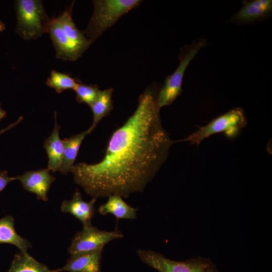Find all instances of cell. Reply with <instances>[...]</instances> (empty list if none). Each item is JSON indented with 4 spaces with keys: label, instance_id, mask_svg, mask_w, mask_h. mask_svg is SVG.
Segmentation results:
<instances>
[{
    "label": "cell",
    "instance_id": "24",
    "mask_svg": "<svg viewBox=\"0 0 272 272\" xmlns=\"http://www.w3.org/2000/svg\"><path fill=\"white\" fill-rule=\"evenodd\" d=\"M6 112L2 108L0 102V122L6 117Z\"/></svg>",
    "mask_w": 272,
    "mask_h": 272
},
{
    "label": "cell",
    "instance_id": "14",
    "mask_svg": "<svg viewBox=\"0 0 272 272\" xmlns=\"http://www.w3.org/2000/svg\"><path fill=\"white\" fill-rule=\"evenodd\" d=\"M90 133L88 128L80 133L71 136L70 138L62 140L63 151L58 170L61 174L67 175L72 172L81 145L86 136Z\"/></svg>",
    "mask_w": 272,
    "mask_h": 272
},
{
    "label": "cell",
    "instance_id": "12",
    "mask_svg": "<svg viewBox=\"0 0 272 272\" xmlns=\"http://www.w3.org/2000/svg\"><path fill=\"white\" fill-rule=\"evenodd\" d=\"M97 199L92 198L89 201H85L81 193L76 191L70 200H64L61 205L60 210L63 213H69L80 220L83 226L91 224L94 215V205Z\"/></svg>",
    "mask_w": 272,
    "mask_h": 272
},
{
    "label": "cell",
    "instance_id": "21",
    "mask_svg": "<svg viewBox=\"0 0 272 272\" xmlns=\"http://www.w3.org/2000/svg\"><path fill=\"white\" fill-rule=\"evenodd\" d=\"M77 80V86L74 89L76 94V100L79 103H84L89 106L97 98L100 90L95 85H87L79 79Z\"/></svg>",
    "mask_w": 272,
    "mask_h": 272
},
{
    "label": "cell",
    "instance_id": "15",
    "mask_svg": "<svg viewBox=\"0 0 272 272\" xmlns=\"http://www.w3.org/2000/svg\"><path fill=\"white\" fill-rule=\"evenodd\" d=\"M108 197L107 202L98 208V212L101 215L105 216L108 214H112L116 218L117 221L121 219H137V208L128 205L120 196L112 194Z\"/></svg>",
    "mask_w": 272,
    "mask_h": 272
},
{
    "label": "cell",
    "instance_id": "19",
    "mask_svg": "<svg viewBox=\"0 0 272 272\" xmlns=\"http://www.w3.org/2000/svg\"><path fill=\"white\" fill-rule=\"evenodd\" d=\"M7 272H54L45 264L41 263L28 252L20 251L14 255L10 268Z\"/></svg>",
    "mask_w": 272,
    "mask_h": 272
},
{
    "label": "cell",
    "instance_id": "22",
    "mask_svg": "<svg viewBox=\"0 0 272 272\" xmlns=\"http://www.w3.org/2000/svg\"><path fill=\"white\" fill-rule=\"evenodd\" d=\"M16 180V177H10L7 171H0V192L12 181Z\"/></svg>",
    "mask_w": 272,
    "mask_h": 272
},
{
    "label": "cell",
    "instance_id": "3",
    "mask_svg": "<svg viewBox=\"0 0 272 272\" xmlns=\"http://www.w3.org/2000/svg\"><path fill=\"white\" fill-rule=\"evenodd\" d=\"M14 8L17 17L16 33L25 40L36 39L49 32L51 19L42 1L17 0Z\"/></svg>",
    "mask_w": 272,
    "mask_h": 272
},
{
    "label": "cell",
    "instance_id": "6",
    "mask_svg": "<svg viewBox=\"0 0 272 272\" xmlns=\"http://www.w3.org/2000/svg\"><path fill=\"white\" fill-rule=\"evenodd\" d=\"M247 123L246 115L240 107L234 108L226 113L214 118L208 124L200 127L185 139L177 142H188L198 145L210 136L224 132L229 137L235 135Z\"/></svg>",
    "mask_w": 272,
    "mask_h": 272
},
{
    "label": "cell",
    "instance_id": "7",
    "mask_svg": "<svg viewBox=\"0 0 272 272\" xmlns=\"http://www.w3.org/2000/svg\"><path fill=\"white\" fill-rule=\"evenodd\" d=\"M123 237L122 233L117 229L107 231L101 230L92 224L83 226L82 230L75 235L67 251L71 255H73L103 249L105 245L110 241Z\"/></svg>",
    "mask_w": 272,
    "mask_h": 272
},
{
    "label": "cell",
    "instance_id": "1",
    "mask_svg": "<svg viewBox=\"0 0 272 272\" xmlns=\"http://www.w3.org/2000/svg\"><path fill=\"white\" fill-rule=\"evenodd\" d=\"M158 95L149 88L140 95L136 110L112 133L100 161L75 165L74 182L92 198L142 192L166 161L175 141L162 125Z\"/></svg>",
    "mask_w": 272,
    "mask_h": 272
},
{
    "label": "cell",
    "instance_id": "11",
    "mask_svg": "<svg viewBox=\"0 0 272 272\" xmlns=\"http://www.w3.org/2000/svg\"><path fill=\"white\" fill-rule=\"evenodd\" d=\"M103 249L71 255L63 267L54 272H101V259Z\"/></svg>",
    "mask_w": 272,
    "mask_h": 272
},
{
    "label": "cell",
    "instance_id": "10",
    "mask_svg": "<svg viewBox=\"0 0 272 272\" xmlns=\"http://www.w3.org/2000/svg\"><path fill=\"white\" fill-rule=\"evenodd\" d=\"M242 8L229 20L237 24L253 23L268 18L272 13L271 0L243 1Z\"/></svg>",
    "mask_w": 272,
    "mask_h": 272
},
{
    "label": "cell",
    "instance_id": "23",
    "mask_svg": "<svg viewBox=\"0 0 272 272\" xmlns=\"http://www.w3.org/2000/svg\"><path fill=\"white\" fill-rule=\"evenodd\" d=\"M23 119V116H20L16 121L14 122L11 123L7 127H5V128L2 129L0 130V135L4 133L6 131L9 130L13 128H14L15 126L17 125L19 123H20Z\"/></svg>",
    "mask_w": 272,
    "mask_h": 272
},
{
    "label": "cell",
    "instance_id": "9",
    "mask_svg": "<svg viewBox=\"0 0 272 272\" xmlns=\"http://www.w3.org/2000/svg\"><path fill=\"white\" fill-rule=\"evenodd\" d=\"M48 33L58 59L74 61L84 53V51L67 37L55 18L51 19Z\"/></svg>",
    "mask_w": 272,
    "mask_h": 272
},
{
    "label": "cell",
    "instance_id": "8",
    "mask_svg": "<svg viewBox=\"0 0 272 272\" xmlns=\"http://www.w3.org/2000/svg\"><path fill=\"white\" fill-rule=\"evenodd\" d=\"M48 169L26 171L16 176L26 191L35 194L37 199L48 201V193L55 178Z\"/></svg>",
    "mask_w": 272,
    "mask_h": 272
},
{
    "label": "cell",
    "instance_id": "25",
    "mask_svg": "<svg viewBox=\"0 0 272 272\" xmlns=\"http://www.w3.org/2000/svg\"><path fill=\"white\" fill-rule=\"evenodd\" d=\"M6 29L5 24L3 21L0 20V32L5 31Z\"/></svg>",
    "mask_w": 272,
    "mask_h": 272
},
{
    "label": "cell",
    "instance_id": "4",
    "mask_svg": "<svg viewBox=\"0 0 272 272\" xmlns=\"http://www.w3.org/2000/svg\"><path fill=\"white\" fill-rule=\"evenodd\" d=\"M137 253L142 261L159 272H219L209 258L197 256L184 261L166 257L150 249H138Z\"/></svg>",
    "mask_w": 272,
    "mask_h": 272
},
{
    "label": "cell",
    "instance_id": "5",
    "mask_svg": "<svg viewBox=\"0 0 272 272\" xmlns=\"http://www.w3.org/2000/svg\"><path fill=\"white\" fill-rule=\"evenodd\" d=\"M207 44L206 39L200 38L182 48L178 66L172 75L166 77L158 95V104L160 108L171 104L181 94L182 80L186 68L199 50Z\"/></svg>",
    "mask_w": 272,
    "mask_h": 272
},
{
    "label": "cell",
    "instance_id": "20",
    "mask_svg": "<svg viewBox=\"0 0 272 272\" xmlns=\"http://www.w3.org/2000/svg\"><path fill=\"white\" fill-rule=\"evenodd\" d=\"M77 80L66 74L52 70L47 79L46 85L53 88L58 93L67 89H74L77 86Z\"/></svg>",
    "mask_w": 272,
    "mask_h": 272
},
{
    "label": "cell",
    "instance_id": "18",
    "mask_svg": "<svg viewBox=\"0 0 272 272\" xmlns=\"http://www.w3.org/2000/svg\"><path fill=\"white\" fill-rule=\"evenodd\" d=\"M113 89L110 88L100 91L96 100L90 105L93 114V121L89 128L91 132L96 127L98 122L104 117L107 116L113 109L112 99Z\"/></svg>",
    "mask_w": 272,
    "mask_h": 272
},
{
    "label": "cell",
    "instance_id": "16",
    "mask_svg": "<svg viewBox=\"0 0 272 272\" xmlns=\"http://www.w3.org/2000/svg\"><path fill=\"white\" fill-rule=\"evenodd\" d=\"M9 243L16 246L21 252L27 253L32 244L16 231L14 218L7 215L0 219V244Z\"/></svg>",
    "mask_w": 272,
    "mask_h": 272
},
{
    "label": "cell",
    "instance_id": "13",
    "mask_svg": "<svg viewBox=\"0 0 272 272\" xmlns=\"http://www.w3.org/2000/svg\"><path fill=\"white\" fill-rule=\"evenodd\" d=\"M54 126L51 133L45 140L43 146L48 158L47 168L55 173L58 171L61 162L63 145L59 137L60 125L57 121V112H54Z\"/></svg>",
    "mask_w": 272,
    "mask_h": 272
},
{
    "label": "cell",
    "instance_id": "2",
    "mask_svg": "<svg viewBox=\"0 0 272 272\" xmlns=\"http://www.w3.org/2000/svg\"><path fill=\"white\" fill-rule=\"evenodd\" d=\"M140 0H95L94 11L87 28L83 31L90 44L107 29L132 9L138 7Z\"/></svg>",
    "mask_w": 272,
    "mask_h": 272
},
{
    "label": "cell",
    "instance_id": "17",
    "mask_svg": "<svg viewBox=\"0 0 272 272\" xmlns=\"http://www.w3.org/2000/svg\"><path fill=\"white\" fill-rule=\"evenodd\" d=\"M72 7L65 9L55 18L67 37L85 52L91 44L83 31L78 29L73 21L71 16Z\"/></svg>",
    "mask_w": 272,
    "mask_h": 272
}]
</instances>
